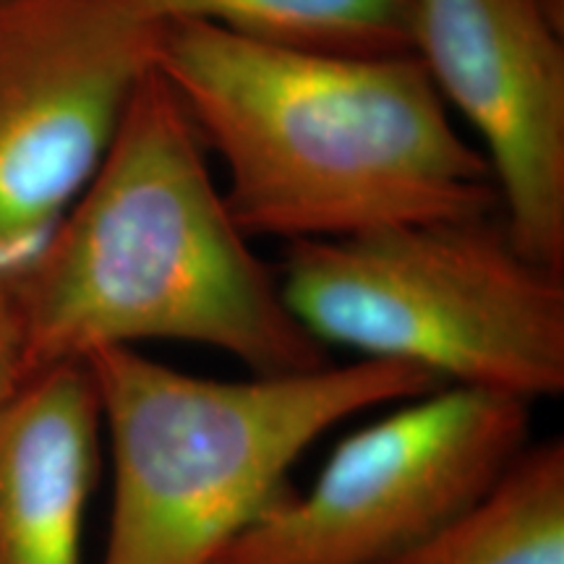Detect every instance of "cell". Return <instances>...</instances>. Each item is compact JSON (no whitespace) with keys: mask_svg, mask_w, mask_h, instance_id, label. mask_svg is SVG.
Wrapping results in <instances>:
<instances>
[{"mask_svg":"<svg viewBox=\"0 0 564 564\" xmlns=\"http://www.w3.org/2000/svg\"><path fill=\"white\" fill-rule=\"evenodd\" d=\"M154 66L223 162L225 202L251 241L499 212L484 154L413 53H333L173 21Z\"/></svg>","mask_w":564,"mask_h":564,"instance_id":"6da1fadb","label":"cell"},{"mask_svg":"<svg viewBox=\"0 0 564 564\" xmlns=\"http://www.w3.org/2000/svg\"><path fill=\"white\" fill-rule=\"evenodd\" d=\"M26 377L105 348L207 345L249 373L329 364L251 249L212 158L154 66L79 199L17 278Z\"/></svg>","mask_w":564,"mask_h":564,"instance_id":"7a4b0ae2","label":"cell"},{"mask_svg":"<svg viewBox=\"0 0 564 564\" xmlns=\"http://www.w3.org/2000/svg\"><path fill=\"white\" fill-rule=\"evenodd\" d=\"M87 366L110 442L100 564H209L285 489L324 432L442 387L398 361L352 358L299 373L209 379L105 348Z\"/></svg>","mask_w":564,"mask_h":564,"instance_id":"3957f363","label":"cell"},{"mask_svg":"<svg viewBox=\"0 0 564 564\" xmlns=\"http://www.w3.org/2000/svg\"><path fill=\"white\" fill-rule=\"evenodd\" d=\"M278 280L322 348L523 403L564 392V272L520 251L499 212L291 243Z\"/></svg>","mask_w":564,"mask_h":564,"instance_id":"277c9868","label":"cell"},{"mask_svg":"<svg viewBox=\"0 0 564 564\" xmlns=\"http://www.w3.org/2000/svg\"><path fill=\"white\" fill-rule=\"evenodd\" d=\"M531 403L436 387L335 447L209 564H387L489 489L528 447Z\"/></svg>","mask_w":564,"mask_h":564,"instance_id":"5b68a950","label":"cell"},{"mask_svg":"<svg viewBox=\"0 0 564 564\" xmlns=\"http://www.w3.org/2000/svg\"><path fill=\"white\" fill-rule=\"evenodd\" d=\"M160 32L121 0H0V270L13 280L95 175Z\"/></svg>","mask_w":564,"mask_h":564,"instance_id":"8992f818","label":"cell"},{"mask_svg":"<svg viewBox=\"0 0 564 564\" xmlns=\"http://www.w3.org/2000/svg\"><path fill=\"white\" fill-rule=\"evenodd\" d=\"M411 53L474 131L512 241L564 272V21L541 0H413Z\"/></svg>","mask_w":564,"mask_h":564,"instance_id":"52a82bcc","label":"cell"},{"mask_svg":"<svg viewBox=\"0 0 564 564\" xmlns=\"http://www.w3.org/2000/svg\"><path fill=\"white\" fill-rule=\"evenodd\" d=\"M102 415L84 364L34 371L0 408V564H84Z\"/></svg>","mask_w":564,"mask_h":564,"instance_id":"ba28073f","label":"cell"},{"mask_svg":"<svg viewBox=\"0 0 564 564\" xmlns=\"http://www.w3.org/2000/svg\"><path fill=\"white\" fill-rule=\"evenodd\" d=\"M387 564H564V442L546 440Z\"/></svg>","mask_w":564,"mask_h":564,"instance_id":"9c48e42d","label":"cell"},{"mask_svg":"<svg viewBox=\"0 0 564 564\" xmlns=\"http://www.w3.org/2000/svg\"><path fill=\"white\" fill-rule=\"evenodd\" d=\"M126 9L165 26L207 21L285 45L333 53H411L413 0H121Z\"/></svg>","mask_w":564,"mask_h":564,"instance_id":"30bf717a","label":"cell"},{"mask_svg":"<svg viewBox=\"0 0 564 564\" xmlns=\"http://www.w3.org/2000/svg\"><path fill=\"white\" fill-rule=\"evenodd\" d=\"M24 379V327H21L17 280L0 270V408Z\"/></svg>","mask_w":564,"mask_h":564,"instance_id":"8fae6325","label":"cell"}]
</instances>
